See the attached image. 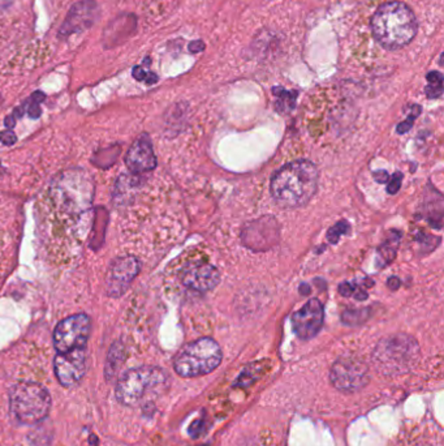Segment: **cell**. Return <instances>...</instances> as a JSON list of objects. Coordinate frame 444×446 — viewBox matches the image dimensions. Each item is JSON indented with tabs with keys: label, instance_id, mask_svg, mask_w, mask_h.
I'll use <instances>...</instances> for the list:
<instances>
[{
	"label": "cell",
	"instance_id": "6da1fadb",
	"mask_svg": "<svg viewBox=\"0 0 444 446\" xmlns=\"http://www.w3.org/2000/svg\"><path fill=\"white\" fill-rule=\"evenodd\" d=\"M318 169L307 159L293 161L283 166L272 176L271 195L275 202L285 209L307 205L318 190Z\"/></svg>",
	"mask_w": 444,
	"mask_h": 446
},
{
	"label": "cell",
	"instance_id": "7a4b0ae2",
	"mask_svg": "<svg viewBox=\"0 0 444 446\" xmlns=\"http://www.w3.org/2000/svg\"><path fill=\"white\" fill-rule=\"evenodd\" d=\"M372 32L384 48L399 50L409 45L417 34V20L405 3L389 1L374 13Z\"/></svg>",
	"mask_w": 444,
	"mask_h": 446
},
{
	"label": "cell",
	"instance_id": "3957f363",
	"mask_svg": "<svg viewBox=\"0 0 444 446\" xmlns=\"http://www.w3.org/2000/svg\"><path fill=\"white\" fill-rule=\"evenodd\" d=\"M170 383L168 374L158 367H140L121 374L115 394L120 403L138 406L162 395Z\"/></svg>",
	"mask_w": 444,
	"mask_h": 446
},
{
	"label": "cell",
	"instance_id": "277c9868",
	"mask_svg": "<svg viewBox=\"0 0 444 446\" xmlns=\"http://www.w3.org/2000/svg\"><path fill=\"white\" fill-rule=\"evenodd\" d=\"M51 197L60 211L68 216H82L93 201L91 179L80 170L62 173L53 184Z\"/></svg>",
	"mask_w": 444,
	"mask_h": 446
},
{
	"label": "cell",
	"instance_id": "5b68a950",
	"mask_svg": "<svg viewBox=\"0 0 444 446\" xmlns=\"http://www.w3.org/2000/svg\"><path fill=\"white\" fill-rule=\"evenodd\" d=\"M222 358V350L214 339L201 338L182 347L173 360V368L182 377H199L218 368Z\"/></svg>",
	"mask_w": 444,
	"mask_h": 446
},
{
	"label": "cell",
	"instance_id": "8992f818",
	"mask_svg": "<svg viewBox=\"0 0 444 446\" xmlns=\"http://www.w3.org/2000/svg\"><path fill=\"white\" fill-rule=\"evenodd\" d=\"M11 411L20 421L36 424L45 419L51 409V395L36 383H18L9 393Z\"/></svg>",
	"mask_w": 444,
	"mask_h": 446
},
{
	"label": "cell",
	"instance_id": "52a82bcc",
	"mask_svg": "<svg viewBox=\"0 0 444 446\" xmlns=\"http://www.w3.org/2000/svg\"><path fill=\"white\" fill-rule=\"evenodd\" d=\"M417 355V342L405 334H398L378 343L372 354V362L383 374H400L413 365Z\"/></svg>",
	"mask_w": 444,
	"mask_h": 446
},
{
	"label": "cell",
	"instance_id": "ba28073f",
	"mask_svg": "<svg viewBox=\"0 0 444 446\" xmlns=\"http://www.w3.org/2000/svg\"><path fill=\"white\" fill-rule=\"evenodd\" d=\"M330 380L337 391L358 392L370 380L369 367L357 356H343L332 365L330 371Z\"/></svg>",
	"mask_w": 444,
	"mask_h": 446
},
{
	"label": "cell",
	"instance_id": "9c48e42d",
	"mask_svg": "<svg viewBox=\"0 0 444 446\" xmlns=\"http://www.w3.org/2000/svg\"><path fill=\"white\" fill-rule=\"evenodd\" d=\"M89 316L80 313L60 321L54 332V345L58 353H68L86 346L90 334Z\"/></svg>",
	"mask_w": 444,
	"mask_h": 446
},
{
	"label": "cell",
	"instance_id": "30bf717a",
	"mask_svg": "<svg viewBox=\"0 0 444 446\" xmlns=\"http://www.w3.org/2000/svg\"><path fill=\"white\" fill-rule=\"evenodd\" d=\"M100 9L95 0H80L68 11L67 18L59 27L58 36L65 39L73 34L89 30L100 18Z\"/></svg>",
	"mask_w": 444,
	"mask_h": 446
},
{
	"label": "cell",
	"instance_id": "8fae6325",
	"mask_svg": "<svg viewBox=\"0 0 444 446\" xmlns=\"http://www.w3.org/2000/svg\"><path fill=\"white\" fill-rule=\"evenodd\" d=\"M86 348L80 347L68 353H59L54 360L55 374L65 388L80 383L86 374Z\"/></svg>",
	"mask_w": 444,
	"mask_h": 446
},
{
	"label": "cell",
	"instance_id": "7c38bea8",
	"mask_svg": "<svg viewBox=\"0 0 444 446\" xmlns=\"http://www.w3.org/2000/svg\"><path fill=\"white\" fill-rule=\"evenodd\" d=\"M138 272L140 261L135 256H123L114 260L106 274V290L109 296H121L133 282Z\"/></svg>",
	"mask_w": 444,
	"mask_h": 446
},
{
	"label": "cell",
	"instance_id": "4fadbf2b",
	"mask_svg": "<svg viewBox=\"0 0 444 446\" xmlns=\"http://www.w3.org/2000/svg\"><path fill=\"white\" fill-rule=\"evenodd\" d=\"M323 320L325 310L322 303L318 299H310L301 310L295 312L292 316V327L300 339L308 341L321 332Z\"/></svg>",
	"mask_w": 444,
	"mask_h": 446
},
{
	"label": "cell",
	"instance_id": "5bb4252c",
	"mask_svg": "<svg viewBox=\"0 0 444 446\" xmlns=\"http://www.w3.org/2000/svg\"><path fill=\"white\" fill-rule=\"evenodd\" d=\"M126 164L129 171L135 173H147L154 170L156 167V157L149 136L142 135L132 144L126 157Z\"/></svg>",
	"mask_w": 444,
	"mask_h": 446
},
{
	"label": "cell",
	"instance_id": "9a60e30c",
	"mask_svg": "<svg viewBox=\"0 0 444 446\" xmlns=\"http://www.w3.org/2000/svg\"><path fill=\"white\" fill-rule=\"evenodd\" d=\"M182 281L193 291L208 292L218 286L220 273L213 265H191L182 272Z\"/></svg>",
	"mask_w": 444,
	"mask_h": 446
},
{
	"label": "cell",
	"instance_id": "2e32d148",
	"mask_svg": "<svg viewBox=\"0 0 444 446\" xmlns=\"http://www.w3.org/2000/svg\"><path fill=\"white\" fill-rule=\"evenodd\" d=\"M136 30V18L130 15H123L109 24L107 29H105L103 41L105 47H115L121 42H124L132 36Z\"/></svg>",
	"mask_w": 444,
	"mask_h": 446
},
{
	"label": "cell",
	"instance_id": "e0dca14e",
	"mask_svg": "<svg viewBox=\"0 0 444 446\" xmlns=\"http://www.w3.org/2000/svg\"><path fill=\"white\" fill-rule=\"evenodd\" d=\"M426 96L431 100L439 98L443 93V74L436 71H431L427 74Z\"/></svg>",
	"mask_w": 444,
	"mask_h": 446
},
{
	"label": "cell",
	"instance_id": "ac0fdd59",
	"mask_svg": "<svg viewBox=\"0 0 444 446\" xmlns=\"http://www.w3.org/2000/svg\"><path fill=\"white\" fill-rule=\"evenodd\" d=\"M43 100H45V94L41 93V91H36V93L30 97V100H27L25 105L21 106V107L18 110V115H24V112L27 111V114H29L30 118H39V117H41L39 103Z\"/></svg>",
	"mask_w": 444,
	"mask_h": 446
},
{
	"label": "cell",
	"instance_id": "d6986e66",
	"mask_svg": "<svg viewBox=\"0 0 444 446\" xmlns=\"http://www.w3.org/2000/svg\"><path fill=\"white\" fill-rule=\"evenodd\" d=\"M274 94L278 97V102H276L278 110L288 111L295 106V100L297 97L296 91H284L283 88H275Z\"/></svg>",
	"mask_w": 444,
	"mask_h": 446
},
{
	"label": "cell",
	"instance_id": "ffe728a7",
	"mask_svg": "<svg viewBox=\"0 0 444 446\" xmlns=\"http://www.w3.org/2000/svg\"><path fill=\"white\" fill-rule=\"evenodd\" d=\"M342 319L347 325H360L369 319V310H347Z\"/></svg>",
	"mask_w": 444,
	"mask_h": 446
},
{
	"label": "cell",
	"instance_id": "44dd1931",
	"mask_svg": "<svg viewBox=\"0 0 444 446\" xmlns=\"http://www.w3.org/2000/svg\"><path fill=\"white\" fill-rule=\"evenodd\" d=\"M121 356H123V348L119 345H115V346L112 347V350L109 353V362H107V365H106V374L109 377L114 376V374L118 371L120 363H121V360H119V359Z\"/></svg>",
	"mask_w": 444,
	"mask_h": 446
},
{
	"label": "cell",
	"instance_id": "7402d4cb",
	"mask_svg": "<svg viewBox=\"0 0 444 446\" xmlns=\"http://www.w3.org/2000/svg\"><path fill=\"white\" fill-rule=\"evenodd\" d=\"M132 74H133V77L136 79L137 81H144L146 84H149V85L158 81V76L155 73L152 72V71H146L145 68L141 67V65L133 67Z\"/></svg>",
	"mask_w": 444,
	"mask_h": 446
},
{
	"label": "cell",
	"instance_id": "603a6c76",
	"mask_svg": "<svg viewBox=\"0 0 444 446\" xmlns=\"http://www.w3.org/2000/svg\"><path fill=\"white\" fill-rule=\"evenodd\" d=\"M347 231H348V226L345 225L344 222H343V223H337L335 228H332L328 231V239H330L332 243H336L339 237H340L343 232H347Z\"/></svg>",
	"mask_w": 444,
	"mask_h": 446
},
{
	"label": "cell",
	"instance_id": "cb8c5ba5",
	"mask_svg": "<svg viewBox=\"0 0 444 446\" xmlns=\"http://www.w3.org/2000/svg\"><path fill=\"white\" fill-rule=\"evenodd\" d=\"M419 106H418L417 110H416V112H412L410 115H409V118L405 120V122H403L401 124H399V127H398V132L399 133H405V132H408L410 127L413 126V123H415V119L417 118L418 114H419Z\"/></svg>",
	"mask_w": 444,
	"mask_h": 446
},
{
	"label": "cell",
	"instance_id": "d4e9b609",
	"mask_svg": "<svg viewBox=\"0 0 444 446\" xmlns=\"http://www.w3.org/2000/svg\"><path fill=\"white\" fill-rule=\"evenodd\" d=\"M0 141H1L4 145H12V144H15V141H16V135H15L11 129L3 131V132L0 133Z\"/></svg>",
	"mask_w": 444,
	"mask_h": 446
},
{
	"label": "cell",
	"instance_id": "484cf974",
	"mask_svg": "<svg viewBox=\"0 0 444 446\" xmlns=\"http://www.w3.org/2000/svg\"><path fill=\"white\" fill-rule=\"evenodd\" d=\"M401 179H403V175L401 173H395L393 176H392V179H391V183L389 184V192L390 193H396V192L399 191L400 185H401Z\"/></svg>",
	"mask_w": 444,
	"mask_h": 446
},
{
	"label": "cell",
	"instance_id": "4316f807",
	"mask_svg": "<svg viewBox=\"0 0 444 446\" xmlns=\"http://www.w3.org/2000/svg\"><path fill=\"white\" fill-rule=\"evenodd\" d=\"M205 47H206V46H205V44H203L202 41H200V39H199V41H193V42L189 44V51L193 53V54H199V53L205 50Z\"/></svg>",
	"mask_w": 444,
	"mask_h": 446
},
{
	"label": "cell",
	"instance_id": "83f0119b",
	"mask_svg": "<svg viewBox=\"0 0 444 446\" xmlns=\"http://www.w3.org/2000/svg\"><path fill=\"white\" fill-rule=\"evenodd\" d=\"M15 123H16L15 117H7V119H6V126L8 128L15 127Z\"/></svg>",
	"mask_w": 444,
	"mask_h": 446
},
{
	"label": "cell",
	"instance_id": "f1b7e54d",
	"mask_svg": "<svg viewBox=\"0 0 444 446\" xmlns=\"http://www.w3.org/2000/svg\"><path fill=\"white\" fill-rule=\"evenodd\" d=\"M13 0H0V8H8Z\"/></svg>",
	"mask_w": 444,
	"mask_h": 446
}]
</instances>
